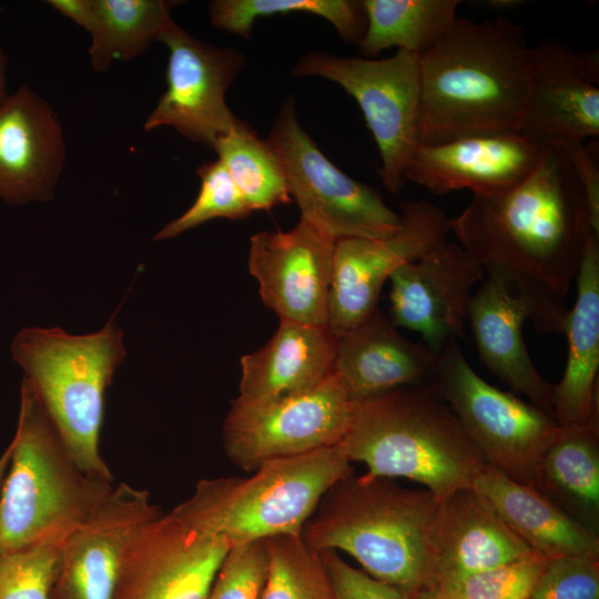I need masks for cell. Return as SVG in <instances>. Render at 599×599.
Instances as JSON below:
<instances>
[{
  "label": "cell",
  "instance_id": "cell-32",
  "mask_svg": "<svg viewBox=\"0 0 599 599\" xmlns=\"http://www.w3.org/2000/svg\"><path fill=\"white\" fill-rule=\"evenodd\" d=\"M267 575L261 599H336L319 551L301 537L266 539Z\"/></svg>",
  "mask_w": 599,
  "mask_h": 599
},
{
  "label": "cell",
  "instance_id": "cell-26",
  "mask_svg": "<svg viewBox=\"0 0 599 599\" xmlns=\"http://www.w3.org/2000/svg\"><path fill=\"white\" fill-rule=\"evenodd\" d=\"M575 281L577 296L564 332L566 368L554 396V416L561 426L585 424L599 415V236L592 231Z\"/></svg>",
  "mask_w": 599,
  "mask_h": 599
},
{
  "label": "cell",
  "instance_id": "cell-30",
  "mask_svg": "<svg viewBox=\"0 0 599 599\" xmlns=\"http://www.w3.org/2000/svg\"><path fill=\"white\" fill-rule=\"evenodd\" d=\"M213 150L225 165L251 211L288 204L292 197L281 164L266 140L237 118Z\"/></svg>",
  "mask_w": 599,
  "mask_h": 599
},
{
  "label": "cell",
  "instance_id": "cell-7",
  "mask_svg": "<svg viewBox=\"0 0 599 599\" xmlns=\"http://www.w3.org/2000/svg\"><path fill=\"white\" fill-rule=\"evenodd\" d=\"M353 475L339 445L263 463L248 478L201 479L175 507L195 527L233 546L278 536L301 537L324 495Z\"/></svg>",
  "mask_w": 599,
  "mask_h": 599
},
{
  "label": "cell",
  "instance_id": "cell-36",
  "mask_svg": "<svg viewBox=\"0 0 599 599\" xmlns=\"http://www.w3.org/2000/svg\"><path fill=\"white\" fill-rule=\"evenodd\" d=\"M267 566L266 540L231 547L207 599H261Z\"/></svg>",
  "mask_w": 599,
  "mask_h": 599
},
{
  "label": "cell",
  "instance_id": "cell-33",
  "mask_svg": "<svg viewBox=\"0 0 599 599\" xmlns=\"http://www.w3.org/2000/svg\"><path fill=\"white\" fill-rule=\"evenodd\" d=\"M196 174L201 187L194 203L181 216L163 226L154 240L175 237L213 219L242 220L251 214L241 191L219 159L200 165Z\"/></svg>",
  "mask_w": 599,
  "mask_h": 599
},
{
  "label": "cell",
  "instance_id": "cell-42",
  "mask_svg": "<svg viewBox=\"0 0 599 599\" xmlns=\"http://www.w3.org/2000/svg\"><path fill=\"white\" fill-rule=\"evenodd\" d=\"M415 599H455L441 591H438L436 589H428L422 593H419Z\"/></svg>",
  "mask_w": 599,
  "mask_h": 599
},
{
  "label": "cell",
  "instance_id": "cell-29",
  "mask_svg": "<svg viewBox=\"0 0 599 599\" xmlns=\"http://www.w3.org/2000/svg\"><path fill=\"white\" fill-rule=\"evenodd\" d=\"M366 31L358 43L363 58L374 59L397 47L423 55L453 27L459 0H363Z\"/></svg>",
  "mask_w": 599,
  "mask_h": 599
},
{
  "label": "cell",
  "instance_id": "cell-14",
  "mask_svg": "<svg viewBox=\"0 0 599 599\" xmlns=\"http://www.w3.org/2000/svg\"><path fill=\"white\" fill-rule=\"evenodd\" d=\"M160 514L146 490L112 487L60 544L54 599H116L140 535Z\"/></svg>",
  "mask_w": 599,
  "mask_h": 599
},
{
  "label": "cell",
  "instance_id": "cell-17",
  "mask_svg": "<svg viewBox=\"0 0 599 599\" xmlns=\"http://www.w3.org/2000/svg\"><path fill=\"white\" fill-rule=\"evenodd\" d=\"M483 273L475 256L446 238L392 273L388 317L438 353L464 337L471 291Z\"/></svg>",
  "mask_w": 599,
  "mask_h": 599
},
{
  "label": "cell",
  "instance_id": "cell-39",
  "mask_svg": "<svg viewBox=\"0 0 599 599\" xmlns=\"http://www.w3.org/2000/svg\"><path fill=\"white\" fill-rule=\"evenodd\" d=\"M572 166L581 189L589 223L592 232L599 236V169L593 156L585 146V142L572 141L559 143Z\"/></svg>",
  "mask_w": 599,
  "mask_h": 599
},
{
  "label": "cell",
  "instance_id": "cell-12",
  "mask_svg": "<svg viewBox=\"0 0 599 599\" xmlns=\"http://www.w3.org/2000/svg\"><path fill=\"white\" fill-rule=\"evenodd\" d=\"M159 41L169 49L166 89L144 122V130L171 126L213 149L235 124L225 93L245 64L236 48H219L182 29L174 20Z\"/></svg>",
  "mask_w": 599,
  "mask_h": 599
},
{
  "label": "cell",
  "instance_id": "cell-21",
  "mask_svg": "<svg viewBox=\"0 0 599 599\" xmlns=\"http://www.w3.org/2000/svg\"><path fill=\"white\" fill-rule=\"evenodd\" d=\"M437 354L424 343L402 336L379 308L336 335L334 373L353 403L404 386L424 385Z\"/></svg>",
  "mask_w": 599,
  "mask_h": 599
},
{
  "label": "cell",
  "instance_id": "cell-11",
  "mask_svg": "<svg viewBox=\"0 0 599 599\" xmlns=\"http://www.w3.org/2000/svg\"><path fill=\"white\" fill-rule=\"evenodd\" d=\"M333 373L317 387L282 400L247 403L235 398L223 426L227 457L247 473L263 463L339 445L353 415Z\"/></svg>",
  "mask_w": 599,
  "mask_h": 599
},
{
  "label": "cell",
  "instance_id": "cell-4",
  "mask_svg": "<svg viewBox=\"0 0 599 599\" xmlns=\"http://www.w3.org/2000/svg\"><path fill=\"white\" fill-rule=\"evenodd\" d=\"M339 446L351 461L365 464L364 477L406 478L439 501L471 487L486 465L451 409L426 385L354 403Z\"/></svg>",
  "mask_w": 599,
  "mask_h": 599
},
{
  "label": "cell",
  "instance_id": "cell-19",
  "mask_svg": "<svg viewBox=\"0 0 599 599\" xmlns=\"http://www.w3.org/2000/svg\"><path fill=\"white\" fill-rule=\"evenodd\" d=\"M547 145L519 132L418 144L404 176L433 194L467 189L474 196L490 195L521 182L537 165Z\"/></svg>",
  "mask_w": 599,
  "mask_h": 599
},
{
  "label": "cell",
  "instance_id": "cell-40",
  "mask_svg": "<svg viewBox=\"0 0 599 599\" xmlns=\"http://www.w3.org/2000/svg\"><path fill=\"white\" fill-rule=\"evenodd\" d=\"M8 62L3 50L0 48V105L9 97L7 81Z\"/></svg>",
  "mask_w": 599,
  "mask_h": 599
},
{
  "label": "cell",
  "instance_id": "cell-24",
  "mask_svg": "<svg viewBox=\"0 0 599 599\" xmlns=\"http://www.w3.org/2000/svg\"><path fill=\"white\" fill-rule=\"evenodd\" d=\"M335 343L328 326L280 321L264 346L241 357L236 398L271 403L317 387L334 373Z\"/></svg>",
  "mask_w": 599,
  "mask_h": 599
},
{
  "label": "cell",
  "instance_id": "cell-43",
  "mask_svg": "<svg viewBox=\"0 0 599 599\" xmlns=\"http://www.w3.org/2000/svg\"><path fill=\"white\" fill-rule=\"evenodd\" d=\"M9 459H10V448L8 446L0 456V487H1L2 479L4 477V474L9 465Z\"/></svg>",
  "mask_w": 599,
  "mask_h": 599
},
{
  "label": "cell",
  "instance_id": "cell-31",
  "mask_svg": "<svg viewBox=\"0 0 599 599\" xmlns=\"http://www.w3.org/2000/svg\"><path fill=\"white\" fill-rule=\"evenodd\" d=\"M211 23L219 30L250 39L260 17L307 13L327 20L351 43L358 44L366 31V12L357 0H213L207 4Z\"/></svg>",
  "mask_w": 599,
  "mask_h": 599
},
{
  "label": "cell",
  "instance_id": "cell-5",
  "mask_svg": "<svg viewBox=\"0 0 599 599\" xmlns=\"http://www.w3.org/2000/svg\"><path fill=\"white\" fill-rule=\"evenodd\" d=\"M114 315L100 331L71 335L61 328L26 327L11 344L23 380L70 455L91 477L112 481L100 454L105 392L125 357Z\"/></svg>",
  "mask_w": 599,
  "mask_h": 599
},
{
  "label": "cell",
  "instance_id": "cell-10",
  "mask_svg": "<svg viewBox=\"0 0 599 599\" xmlns=\"http://www.w3.org/2000/svg\"><path fill=\"white\" fill-rule=\"evenodd\" d=\"M274 151L301 216L333 237L383 238L400 226V216L382 194L332 163L302 128L292 97L282 104L266 139Z\"/></svg>",
  "mask_w": 599,
  "mask_h": 599
},
{
  "label": "cell",
  "instance_id": "cell-35",
  "mask_svg": "<svg viewBox=\"0 0 599 599\" xmlns=\"http://www.w3.org/2000/svg\"><path fill=\"white\" fill-rule=\"evenodd\" d=\"M549 560L538 552H531L496 568L430 589L455 599H527Z\"/></svg>",
  "mask_w": 599,
  "mask_h": 599
},
{
  "label": "cell",
  "instance_id": "cell-1",
  "mask_svg": "<svg viewBox=\"0 0 599 599\" xmlns=\"http://www.w3.org/2000/svg\"><path fill=\"white\" fill-rule=\"evenodd\" d=\"M450 231L487 271L504 280L530 308L537 332L564 333L565 298L588 233L586 202L559 143L548 144L534 170L512 187L473 196Z\"/></svg>",
  "mask_w": 599,
  "mask_h": 599
},
{
  "label": "cell",
  "instance_id": "cell-22",
  "mask_svg": "<svg viewBox=\"0 0 599 599\" xmlns=\"http://www.w3.org/2000/svg\"><path fill=\"white\" fill-rule=\"evenodd\" d=\"M467 319L486 368L514 392L554 415L555 384L538 372L524 338V323L530 319L526 300L500 277L488 275L470 296Z\"/></svg>",
  "mask_w": 599,
  "mask_h": 599
},
{
  "label": "cell",
  "instance_id": "cell-37",
  "mask_svg": "<svg viewBox=\"0 0 599 599\" xmlns=\"http://www.w3.org/2000/svg\"><path fill=\"white\" fill-rule=\"evenodd\" d=\"M527 599H599V559H550Z\"/></svg>",
  "mask_w": 599,
  "mask_h": 599
},
{
  "label": "cell",
  "instance_id": "cell-9",
  "mask_svg": "<svg viewBox=\"0 0 599 599\" xmlns=\"http://www.w3.org/2000/svg\"><path fill=\"white\" fill-rule=\"evenodd\" d=\"M292 72L333 81L355 99L378 148L382 182L389 192H399L418 145L420 55L397 50L390 58L369 59L311 51Z\"/></svg>",
  "mask_w": 599,
  "mask_h": 599
},
{
  "label": "cell",
  "instance_id": "cell-28",
  "mask_svg": "<svg viewBox=\"0 0 599 599\" xmlns=\"http://www.w3.org/2000/svg\"><path fill=\"white\" fill-rule=\"evenodd\" d=\"M172 0H87L82 28L91 34L89 57L97 72L141 55L173 20Z\"/></svg>",
  "mask_w": 599,
  "mask_h": 599
},
{
  "label": "cell",
  "instance_id": "cell-41",
  "mask_svg": "<svg viewBox=\"0 0 599 599\" xmlns=\"http://www.w3.org/2000/svg\"><path fill=\"white\" fill-rule=\"evenodd\" d=\"M486 6L494 9H510L517 6H521L524 2L519 0H488Z\"/></svg>",
  "mask_w": 599,
  "mask_h": 599
},
{
  "label": "cell",
  "instance_id": "cell-2",
  "mask_svg": "<svg viewBox=\"0 0 599 599\" xmlns=\"http://www.w3.org/2000/svg\"><path fill=\"white\" fill-rule=\"evenodd\" d=\"M528 52L524 30L508 18H457L420 55L418 144L518 132Z\"/></svg>",
  "mask_w": 599,
  "mask_h": 599
},
{
  "label": "cell",
  "instance_id": "cell-8",
  "mask_svg": "<svg viewBox=\"0 0 599 599\" xmlns=\"http://www.w3.org/2000/svg\"><path fill=\"white\" fill-rule=\"evenodd\" d=\"M436 354L424 385L448 405L488 466L534 488L540 458L559 427L554 415L483 379L458 343Z\"/></svg>",
  "mask_w": 599,
  "mask_h": 599
},
{
  "label": "cell",
  "instance_id": "cell-23",
  "mask_svg": "<svg viewBox=\"0 0 599 599\" xmlns=\"http://www.w3.org/2000/svg\"><path fill=\"white\" fill-rule=\"evenodd\" d=\"M432 550V588L535 552L471 487L440 501Z\"/></svg>",
  "mask_w": 599,
  "mask_h": 599
},
{
  "label": "cell",
  "instance_id": "cell-6",
  "mask_svg": "<svg viewBox=\"0 0 599 599\" xmlns=\"http://www.w3.org/2000/svg\"><path fill=\"white\" fill-rule=\"evenodd\" d=\"M0 487V551L61 544L112 489L84 473L22 380L16 434Z\"/></svg>",
  "mask_w": 599,
  "mask_h": 599
},
{
  "label": "cell",
  "instance_id": "cell-15",
  "mask_svg": "<svg viewBox=\"0 0 599 599\" xmlns=\"http://www.w3.org/2000/svg\"><path fill=\"white\" fill-rule=\"evenodd\" d=\"M335 245L331 233L304 216L290 231L251 237L248 271L280 321L328 326Z\"/></svg>",
  "mask_w": 599,
  "mask_h": 599
},
{
  "label": "cell",
  "instance_id": "cell-16",
  "mask_svg": "<svg viewBox=\"0 0 599 599\" xmlns=\"http://www.w3.org/2000/svg\"><path fill=\"white\" fill-rule=\"evenodd\" d=\"M518 132L545 144L599 136V51L546 39L529 48Z\"/></svg>",
  "mask_w": 599,
  "mask_h": 599
},
{
  "label": "cell",
  "instance_id": "cell-25",
  "mask_svg": "<svg viewBox=\"0 0 599 599\" xmlns=\"http://www.w3.org/2000/svg\"><path fill=\"white\" fill-rule=\"evenodd\" d=\"M471 488L535 552L549 559H599V537L539 490L508 478L487 464Z\"/></svg>",
  "mask_w": 599,
  "mask_h": 599
},
{
  "label": "cell",
  "instance_id": "cell-3",
  "mask_svg": "<svg viewBox=\"0 0 599 599\" xmlns=\"http://www.w3.org/2000/svg\"><path fill=\"white\" fill-rule=\"evenodd\" d=\"M439 506L426 489L351 475L324 495L301 538L316 551H345L364 572L415 599L433 586Z\"/></svg>",
  "mask_w": 599,
  "mask_h": 599
},
{
  "label": "cell",
  "instance_id": "cell-18",
  "mask_svg": "<svg viewBox=\"0 0 599 599\" xmlns=\"http://www.w3.org/2000/svg\"><path fill=\"white\" fill-rule=\"evenodd\" d=\"M230 548L175 511L161 512L140 535L116 599H207Z\"/></svg>",
  "mask_w": 599,
  "mask_h": 599
},
{
  "label": "cell",
  "instance_id": "cell-13",
  "mask_svg": "<svg viewBox=\"0 0 599 599\" xmlns=\"http://www.w3.org/2000/svg\"><path fill=\"white\" fill-rule=\"evenodd\" d=\"M399 216V229L387 237L336 241L328 318L335 335L378 308L380 291L398 266L419 258L450 232L447 214L425 200L403 202Z\"/></svg>",
  "mask_w": 599,
  "mask_h": 599
},
{
  "label": "cell",
  "instance_id": "cell-20",
  "mask_svg": "<svg viewBox=\"0 0 599 599\" xmlns=\"http://www.w3.org/2000/svg\"><path fill=\"white\" fill-rule=\"evenodd\" d=\"M67 161L62 124L27 84L0 105V199L11 205L52 200Z\"/></svg>",
  "mask_w": 599,
  "mask_h": 599
},
{
  "label": "cell",
  "instance_id": "cell-27",
  "mask_svg": "<svg viewBox=\"0 0 599 599\" xmlns=\"http://www.w3.org/2000/svg\"><path fill=\"white\" fill-rule=\"evenodd\" d=\"M534 488L597 532L599 415L585 424L559 425L540 458Z\"/></svg>",
  "mask_w": 599,
  "mask_h": 599
},
{
  "label": "cell",
  "instance_id": "cell-38",
  "mask_svg": "<svg viewBox=\"0 0 599 599\" xmlns=\"http://www.w3.org/2000/svg\"><path fill=\"white\" fill-rule=\"evenodd\" d=\"M319 552L328 570L336 599H407L397 589L352 567L336 551Z\"/></svg>",
  "mask_w": 599,
  "mask_h": 599
},
{
  "label": "cell",
  "instance_id": "cell-34",
  "mask_svg": "<svg viewBox=\"0 0 599 599\" xmlns=\"http://www.w3.org/2000/svg\"><path fill=\"white\" fill-rule=\"evenodd\" d=\"M59 564V544L0 551V599H54Z\"/></svg>",
  "mask_w": 599,
  "mask_h": 599
}]
</instances>
